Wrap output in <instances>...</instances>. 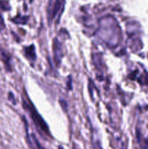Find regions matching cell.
Returning a JSON list of instances; mask_svg holds the SVG:
<instances>
[{
  "mask_svg": "<svg viewBox=\"0 0 148 149\" xmlns=\"http://www.w3.org/2000/svg\"><path fill=\"white\" fill-rule=\"evenodd\" d=\"M73 149H77L76 147H75V146H74V144H73Z\"/></svg>",
  "mask_w": 148,
  "mask_h": 149,
  "instance_id": "5bb4252c",
  "label": "cell"
},
{
  "mask_svg": "<svg viewBox=\"0 0 148 149\" xmlns=\"http://www.w3.org/2000/svg\"><path fill=\"white\" fill-rule=\"evenodd\" d=\"M59 103H60L61 107L62 108V110L65 112H66L67 109H68V104H67L66 101L65 100H63V99H60L59 100Z\"/></svg>",
  "mask_w": 148,
  "mask_h": 149,
  "instance_id": "ba28073f",
  "label": "cell"
},
{
  "mask_svg": "<svg viewBox=\"0 0 148 149\" xmlns=\"http://www.w3.org/2000/svg\"><path fill=\"white\" fill-rule=\"evenodd\" d=\"M0 8L4 10H10V5H9L8 2L6 1H0Z\"/></svg>",
  "mask_w": 148,
  "mask_h": 149,
  "instance_id": "52a82bcc",
  "label": "cell"
},
{
  "mask_svg": "<svg viewBox=\"0 0 148 149\" xmlns=\"http://www.w3.org/2000/svg\"><path fill=\"white\" fill-rule=\"evenodd\" d=\"M23 123H24V126H25V130H26V141H27V143L28 145L29 146L31 149H34V147H33V143H32L31 141H30V136L28 135V122L26 121V118L23 116Z\"/></svg>",
  "mask_w": 148,
  "mask_h": 149,
  "instance_id": "5b68a950",
  "label": "cell"
},
{
  "mask_svg": "<svg viewBox=\"0 0 148 149\" xmlns=\"http://www.w3.org/2000/svg\"><path fill=\"white\" fill-rule=\"evenodd\" d=\"M31 136L33 137V141H34V143H35V144H36V147H37L38 148H39V149H44V148H43V147L41 146V144L39 143V141H38V140H37V138H36V135H35L34 134H32V135H31Z\"/></svg>",
  "mask_w": 148,
  "mask_h": 149,
  "instance_id": "9c48e42d",
  "label": "cell"
},
{
  "mask_svg": "<svg viewBox=\"0 0 148 149\" xmlns=\"http://www.w3.org/2000/svg\"><path fill=\"white\" fill-rule=\"evenodd\" d=\"M28 19V17L27 16H22L20 17H16L12 20L15 22V23H17V24H26Z\"/></svg>",
  "mask_w": 148,
  "mask_h": 149,
  "instance_id": "8992f818",
  "label": "cell"
},
{
  "mask_svg": "<svg viewBox=\"0 0 148 149\" xmlns=\"http://www.w3.org/2000/svg\"><path fill=\"white\" fill-rule=\"evenodd\" d=\"M1 53V59H2L3 62L5 64V66L7 70H8L9 71H11V64H10V57L5 51L4 50H1L0 52Z\"/></svg>",
  "mask_w": 148,
  "mask_h": 149,
  "instance_id": "277c9868",
  "label": "cell"
},
{
  "mask_svg": "<svg viewBox=\"0 0 148 149\" xmlns=\"http://www.w3.org/2000/svg\"><path fill=\"white\" fill-rule=\"evenodd\" d=\"M58 149H64V148H63V147L61 146H59L58 147Z\"/></svg>",
  "mask_w": 148,
  "mask_h": 149,
  "instance_id": "4fadbf2b",
  "label": "cell"
},
{
  "mask_svg": "<svg viewBox=\"0 0 148 149\" xmlns=\"http://www.w3.org/2000/svg\"><path fill=\"white\" fill-rule=\"evenodd\" d=\"M53 51L54 58L56 64L59 65L61 62V59L62 57V49L61 46V43L57 39H54L53 42Z\"/></svg>",
  "mask_w": 148,
  "mask_h": 149,
  "instance_id": "7a4b0ae2",
  "label": "cell"
},
{
  "mask_svg": "<svg viewBox=\"0 0 148 149\" xmlns=\"http://www.w3.org/2000/svg\"><path fill=\"white\" fill-rule=\"evenodd\" d=\"M4 28H5V24H4V19H3L2 16L0 15V31H1Z\"/></svg>",
  "mask_w": 148,
  "mask_h": 149,
  "instance_id": "8fae6325",
  "label": "cell"
},
{
  "mask_svg": "<svg viewBox=\"0 0 148 149\" xmlns=\"http://www.w3.org/2000/svg\"><path fill=\"white\" fill-rule=\"evenodd\" d=\"M23 109L29 113L30 118H31L32 120L33 121V122L35 123L36 126L38 128H39L40 130L41 131V132H43L44 133L46 134L48 136L51 137V134L50 132H49L47 124L45 122V121L44 120L43 118L41 116V115L38 113L36 109H35L34 106L32 104L31 101L28 99V95L27 99H23Z\"/></svg>",
  "mask_w": 148,
  "mask_h": 149,
  "instance_id": "6da1fadb",
  "label": "cell"
},
{
  "mask_svg": "<svg viewBox=\"0 0 148 149\" xmlns=\"http://www.w3.org/2000/svg\"><path fill=\"white\" fill-rule=\"evenodd\" d=\"M67 87H68V90H72V79H71V76H69V79L68 80V82H67Z\"/></svg>",
  "mask_w": 148,
  "mask_h": 149,
  "instance_id": "7c38bea8",
  "label": "cell"
},
{
  "mask_svg": "<svg viewBox=\"0 0 148 149\" xmlns=\"http://www.w3.org/2000/svg\"><path fill=\"white\" fill-rule=\"evenodd\" d=\"M8 99L9 100H10V101L13 103V105H16V101H15V96L14 95L12 94V93H11V92L9 93Z\"/></svg>",
  "mask_w": 148,
  "mask_h": 149,
  "instance_id": "30bf717a",
  "label": "cell"
},
{
  "mask_svg": "<svg viewBox=\"0 0 148 149\" xmlns=\"http://www.w3.org/2000/svg\"><path fill=\"white\" fill-rule=\"evenodd\" d=\"M24 53L26 58L30 61H35L36 59V52H35L34 45L24 47Z\"/></svg>",
  "mask_w": 148,
  "mask_h": 149,
  "instance_id": "3957f363",
  "label": "cell"
}]
</instances>
